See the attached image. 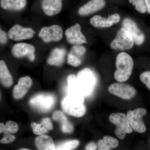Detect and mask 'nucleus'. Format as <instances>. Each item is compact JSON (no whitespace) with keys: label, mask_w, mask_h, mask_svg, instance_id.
<instances>
[{"label":"nucleus","mask_w":150,"mask_h":150,"mask_svg":"<svg viewBox=\"0 0 150 150\" xmlns=\"http://www.w3.org/2000/svg\"><path fill=\"white\" fill-rule=\"evenodd\" d=\"M68 93L83 97L88 96L93 91L96 83L94 73L88 68L80 71L77 76L71 74L67 78Z\"/></svg>","instance_id":"1"},{"label":"nucleus","mask_w":150,"mask_h":150,"mask_svg":"<svg viewBox=\"0 0 150 150\" xmlns=\"http://www.w3.org/2000/svg\"><path fill=\"white\" fill-rule=\"evenodd\" d=\"M134 65V60L129 54L124 52L118 54L115 60V79L122 83L128 80L132 74Z\"/></svg>","instance_id":"2"},{"label":"nucleus","mask_w":150,"mask_h":150,"mask_svg":"<svg viewBox=\"0 0 150 150\" xmlns=\"http://www.w3.org/2000/svg\"><path fill=\"white\" fill-rule=\"evenodd\" d=\"M84 97L77 95L68 93L62 102V107L65 112L71 116L81 117L85 113Z\"/></svg>","instance_id":"3"},{"label":"nucleus","mask_w":150,"mask_h":150,"mask_svg":"<svg viewBox=\"0 0 150 150\" xmlns=\"http://www.w3.org/2000/svg\"><path fill=\"white\" fill-rule=\"evenodd\" d=\"M134 41L130 32L122 27L118 30L115 38L110 43L111 49L116 51L130 50L134 46Z\"/></svg>","instance_id":"4"},{"label":"nucleus","mask_w":150,"mask_h":150,"mask_svg":"<svg viewBox=\"0 0 150 150\" xmlns=\"http://www.w3.org/2000/svg\"><path fill=\"white\" fill-rule=\"evenodd\" d=\"M56 102L55 96L51 93H40L36 95L30 100V105L38 112H46L54 107Z\"/></svg>","instance_id":"5"},{"label":"nucleus","mask_w":150,"mask_h":150,"mask_svg":"<svg viewBox=\"0 0 150 150\" xmlns=\"http://www.w3.org/2000/svg\"><path fill=\"white\" fill-rule=\"evenodd\" d=\"M109 119L111 123L116 126L114 133L120 139H124L126 134L133 132V130L129 124L127 116L124 113H111L109 115Z\"/></svg>","instance_id":"6"},{"label":"nucleus","mask_w":150,"mask_h":150,"mask_svg":"<svg viewBox=\"0 0 150 150\" xmlns=\"http://www.w3.org/2000/svg\"><path fill=\"white\" fill-rule=\"evenodd\" d=\"M146 114V110L142 108L128 111L126 116L133 130L139 133H144L146 131V128L143 121V118Z\"/></svg>","instance_id":"7"},{"label":"nucleus","mask_w":150,"mask_h":150,"mask_svg":"<svg viewBox=\"0 0 150 150\" xmlns=\"http://www.w3.org/2000/svg\"><path fill=\"white\" fill-rule=\"evenodd\" d=\"M108 90L113 95L126 100L133 98L137 93L136 89L133 86L122 82L112 84L108 87Z\"/></svg>","instance_id":"8"},{"label":"nucleus","mask_w":150,"mask_h":150,"mask_svg":"<svg viewBox=\"0 0 150 150\" xmlns=\"http://www.w3.org/2000/svg\"><path fill=\"white\" fill-rule=\"evenodd\" d=\"M38 36L46 43H49L51 41L58 42L63 38V29L61 26L58 25L44 27L40 30Z\"/></svg>","instance_id":"9"},{"label":"nucleus","mask_w":150,"mask_h":150,"mask_svg":"<svg viewBox=\"0 0 150 150\" xmlns=\"http://www.w3.org/2000/svg\"><path fill=\"white\" fill-rule=\"evenodd\" d=\"M35 32L30 28H24L18 24L14 25L9 30L8 36L14 41L27 40L32 38Z\"/></svg>","instance_id":"10"},{"label":"nucleus","mask_w":150,"mask_h":150,"mask_svg":"<svg viewBox=\"0 0 150 150\" xmlns=\"http://www.w3.org/2000/svg\"><path fill=\"white\" fill-rule=\"evenodd\" d=\"M123 27L128 30L132 35V37L137 46H141L144 42L145 35L133 20L126 18L123 21Z\"/></svg>","instance_id":"11"},{"label":"nucleus","mask_w":150,"mask_h":150,"mask_svg":"<svg viewBox=\"0 0 150 150\" xmlns=\"http://www.w3.org/2000/svg\"><path fill=\"white\" fill-rule=\"evenodd\" d=\"M35 48L33 45L25 43H16L11 49V54L16 58L26 57L31 62L35 59Z\"/></svg>","instance_id":"12"},{"label":"nucleus","mask_w":150,"mask_h":150,"mask_svg":"<svg viewBox=\"0 0 150 150\" xmlns=\"http://www.w3.org/2000/svg\"><path fill=\"white\" fill-rule=\"evenodd\" d=\"M67 41L70 44L81 45L87 43L86 38L81 32V28L79 23H76L68 28L65 32Z\"/></svg>","instance_id":"13"},{"label":"nucleus","mask_w":150,"mask_h":150,"mask_svg":"<svg viewBox=\"0 0 150 150\" xmlns=\"http://www.w3.org/2000/svg\"><path fill=\"white\" fill-rule=\"evenodd\" d=\"M121 17L118 13L113 14L108 18L96 15L90 19V23L93 27L97 28H106L118 23Z\"/></svg>","instance_id":"14"},{"label":"nucleus","mask_w":150,"mask_h":150,"mask_svg":"<svg viewBox=\"0 0 150 150\" xmlns=\"http://www.w3.org/2000/svg\"><path fill=\"white\" fill-rule=\"evenodd\" d=\"M106 5L105 0H90L78 10L81 16H86L103 8Z\"/></svg>","instance_id":"15"},{"label":"nucleus","mask_w":150,"mask_h":150,"mask_svg":"<svg viewBox=\"0 0 150 150\" xmlns=\"http://www.w3.org/2000/svg\"><path fill=\"white\" fill-rule=\"evenodd\" d=\"M33 81L29 76L21 78L18 81V83L14 87L13 90V96L15 99H20L24 96L32 86Z\"/></svg>","instance_id":"16"},{"label":"nucleus","mask_w":150,"mask_h":150,"mask_svg":"<svg viewBox=\"0 0 150 150\" xmlns=\"http://www.w3.org/2000/svg\"><path fill=\"white\" fill-rule=\"evenodd\" d=\"M41 7L46 15L54 16L62 11V0H42Z\"/></svg>","instance_id":"17"},{"label":"nucleus","mask_w":150,"mask_h":150,"mask_svg":"<svg viewBox=\"0 0 150 150\" xmlns=\"http://www.w3.org/2000/svg\"><path fill=\"white\" fill-rule=\"evenodd\" d=\"M66 54V51L64 48H54L48 57L47 64L51 66L60 67L64 62Z\"/></svg>","instance_id":"18"},{"label":"nucleus","mask_w":150,"mask_h":150,"mask_svg":"<svg viewBox=\"0 0 150 150\" xmlns=\"http://www.w3.org/2000/svg\"><path fill=\"white\" fill-rule=\"evenodd\" d=\"M35 142L38 150H56V146L53 139L48 135H39L35 139Z\"/></svg>","instance_id":"19"},{"label":"nucleus","mask_w":150,"mask_h":150,"mask_svg":"<svg viewBox=\"0 0 150 150\" xmlns=\"http://www.w3.org/2000/svg\"><path fill=\"white\" fill-rule=\"evenodd\" d=\"M33 133L35 135H40L47 133L48 131H51L53 129V124L49 118H44L40 124L33 122L31 124Z\"/></svg>","instance_id":"20"},{"label":"nucleus","mask_w":150,"mask_h":150,"mask_svg":"<svg viewBox=\"0 0 150 150\" xmlns=\"http://www.w3.org/2000/svg\"><path fill=\"white\" fill-rule=\"evenodd\" d=\"M53 118L55 121H59L61 125L62 131L64 133H71L74 130V127L64 114L61 111H56L53 113Z\"/></svg>","instance_id":"21"},{"label":"nucleus","mask_w":150,"mask_h":150,"mask_svg":"<svg viewBox=\"0 0 150 150\" xmlns=\"http://www.w3.org/2000/svg\"><path fill=\"white\" fill-rule=\"evenodd\" d=\"M0 80L2 84L6 87H9L13 83V79L8 69L5 62L0 61Z\"/></svg>","instance_id":"22"},{"label":"nucleus","mask_w":150,"mask_h":150,"mask_svg":"<svg viewBox=\"0 0 150 150\" xmlns=\"http://www.w3.org/2000/svg\"><path fill=\"white\" fill-rule=\"evenodd\" d=\"M79 144L77 140H68L60 142L56 145V150H73Z\"/></svg>","instance_id":"23"},{"label":"nucleus","mask_w":150,"mask_h":150,"mask_svg":"<svg viewBox=\"0 0 150 150\" xmlns=\"http://www.w3.org/2000/svg\"><path fill=\"white\" fill-rule=\"evenodd\" d=\"M86 52V49L84 46L80 45H74L71 48L70 53L74 55L81 60Z\"/></svg>","instance_id":"24"},{"label":"nucleus","mask_w":150,"mask_h":150,"mask_svg":"<svg viewBox=\"0 0 150 150\" xmlns=\"http://www.w3.org/2000/svg\"><path fill=\"white\" fill-rule=\"evenodd\" d=\"M129 3L135 6L137 11L141 13H144L147 11L145 0H129Z\"/></svg>","instance_id":"25"},{"label":"nucleus","mask_w":150,"mask_h":150,"mask_svg":"<svg viewBox=\"0 0 150 150\" xmlns=\"http://www.w3.org/2000/svg\"><path fill=\"white\" fill-rule=\"evenodd\" d=\"M102 140L105 146L110 150L115 149L119 144L118 140L110 136H105Z\"/></svg>","instance_id":"26"},{"label":"nucleus","mask_w":150,"mask_h":150,"mask_svg":"<svg viewBox=\"0 0 150 150\" xmlns=\"http://www.w3.org/2000/svg\"><path fill=\"white\" fill-rule=\"evenodd\" d=\"M16 0H1V7L6 10L14 11Z\"/></svg>","instance_id":"27"},{"label":"nucleus","mask_w":150,"mask_h":150,"mask_svg":"<svg viewBox=\"0 0 150 150\" xmlns=\"http://www.w3.org/2000/svg\"><path fill=\"white\" fill-rule=\"evenodd\" d=\"M18 126L17 123L14 121H9L6 123L4 133L14 134L18 131Z\"/></svg>","instance_id":"28"},{"label":"nucleus","mask_w":150,"mask_h":150,"mask_svg":"<svg viewBox=\"0 0 150 150\" xmlns=\"http://www.w3.org/2000/svg\"><path fill=\"white\" fill-rule=\"evenodd\" d=\"M67 63L70 66L77 67L81 64V60L69 53L68 54L67 57Z\"/></svg>","instance_id":"29"},{"label":"nucleus","mask_w":150,"mask_h":150,"mask_svg":"<svg viewBox=\"0 0 150 150\" xmlns=\"http://www.w3.org/2000/svg\"><path fill=\"white\" fill-rule=\"evenodd\" d=\"M140 80L150 90V71L142 73L140 76Z\"/></svg>","instance_id":"30"},{"label":"nucleus","mask_w":150,"mask_h":150,"mask_svg":"<svg viewBox=\"0 0 150 150\" xmlns=\"http://www.w3.org/2000/svg\"><path fill=\"white\" fill-rule=\"evenodd\" d=\"M26 4V0H16L14 11H18L23 9Z\"/></svg>","instance_id":"31"},{"label":"nucleus","mask_w":150,"mask_h":150,"mask_svg":"<svg viewBox=\"0 0 150 150\" xmlns=\"http://www.w3.org/2000/svg\"><path fill=\"white\" fill-rule=\"evenodd\" d=\"M16 139V137L12 135H8L1 140V143L3 144H8L13 142Z\"/></svg>","instance_id":"32"},{"label":"nucleus","mask_w":150,"mask_h":150,"mask_svg":"<svg viewBox=\"0 0 150 150\" xmlns=\"http://www.w3.org/2000/svg\"><path fill=\"white\" fill-rule=\"evenodd\" d=\"M8 36L6 33L1 29L0 30V42L1 44H5L8 40Z\"/></svg>","instance_id":"33"},{"label":"nucleus","mask_w":150,"mask_h":150,"mask_svg":"<svg viewBox=\"0 0 150 150\" xmlns=\"http://www.w3.org/2000/svg\"><path fill=\"white\" fill-rule=\"evenodd\" d=\"M98 147L99 150H110L105 144L103 140H100L98 142Z\"/></svg>","instance_id":"34"},{"label":"nucleus","mask_w":150,"mask_h":150,"mask_svg":"<svg viewBox=\"0 0 150 150\" xmlns=\"http://www.w3.org/2000/svg\"><path fill=\"white\" fill-rule=\"evenodd\" d=\"M97 149V145L94 142L89 143L86 147V150H95Z\"/></svg>","instance_id":"35"},{"label":"nucleus","mask_w":150,"mask_h":150,"mask_svg":"<svg viewBox=\"0 0 150 150\" xmlns=\"http://www.w3.org/2000/svg\"><path fill=\"white\" fill-rule=\"evenodd\" d=\"M146 6L147 11L148 13L150 14V0H145Z\"/></svg>","instance_id":"36"},{"label":"nucleus","mask_w":150,"mask_h":150,"mask_svg":"<svg viewBox=\"0 0 150 150\" xmlns=\"http://www.w3.org/2000/svg\"><path fill=\"white\" fill-rule=\"evenodd\" d=\"M5 131V126L3 123H0V133L1 134L3 133H4Z\"/></svg>","instance_id":"37"},{"label":"nucleus","mask_w":150,"mask_h":150,"mask_svg":"<svg viewBox=\"0 0 150 150\" xmlns=\"http://www.w3.org/2000/svg\"><path fill=\"white\" fill-rule=\"evenodd\" d=\"M19 150H30L28 149H20Z\"/></svg>","instance_id":"38"}]
</instances>
